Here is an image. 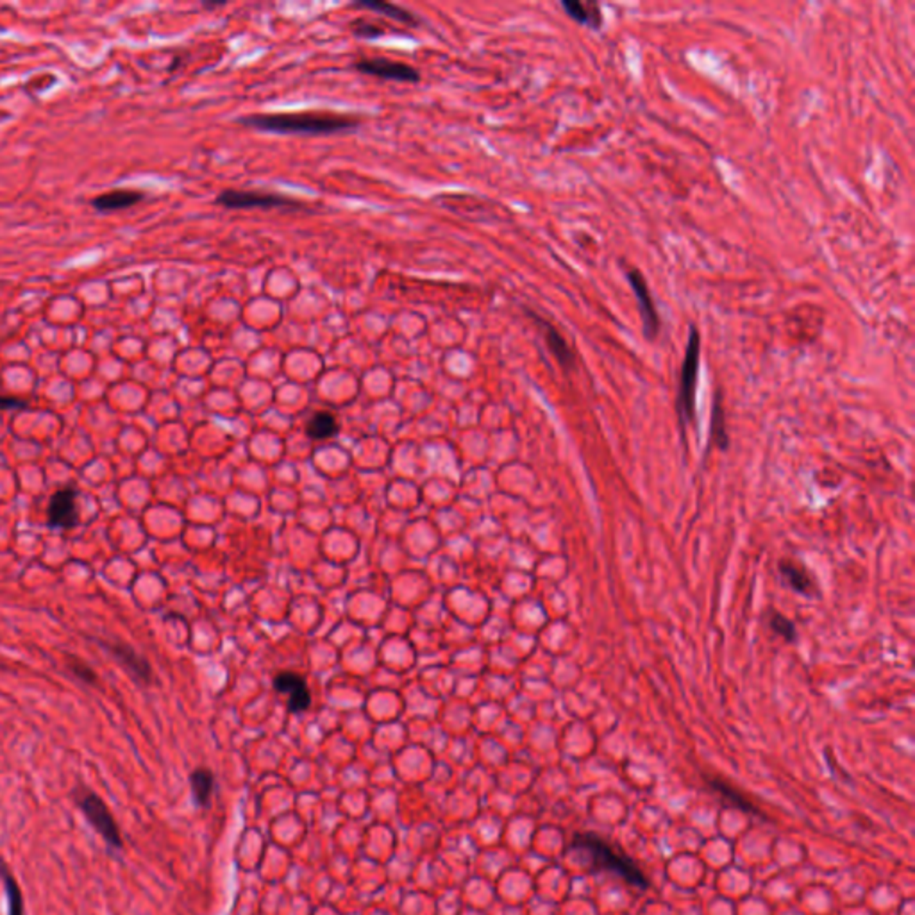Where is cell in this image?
Segmentation results:
<instances>
[{"label":"cell","instance_id":"6da1fadb","mask_svg":"<svg viewBox=\"0 0 915 915\" xmlns=\"http://www.w3.org/2000/svg\"><path fill=\"white\" fill-rule=\"evenodd\" d=\"M240 122L247 127L276 135H335L343 133V130H349L359 123V120L354 116L327 111L248 114Z\"/></svg>","mask_w":915,"mask_h":915},{"label":"cell","instance_id":"7a4b0ae2","mask_svg":"<svg viewBox=\"0 0 915 915\" xmlns=\"http://www.w3.org/2000/svg\"><path fill=\"white\" fill-rule=\"evenodd\" d=\"M699 363H701V333L696 326L690 327L685 356L680 370L678 383V398H676V412L680 417V426L683 433V440L689 426H696V391H698V377H699Z\"/></svg>","mask_w":915,"mask_h":915},{"label":"cell","instance_id":"3957f363","mask_svg":"<svg viewBox=\"0 0 915 915\" xmlns=\"http://www.w3.org/2000/svg\"><path fill=\"white\" fill-rule=\"evenodd\" d=\"M74 801L84 819L90 823V826L104 839V842L113 849H122L123 840L120 833V826L116 819L113 817L111 810L104 803L100 796H97L93 791L86 787H79L74 793Z\"/></svg>","mask_w":915,"mask_h":915},{"label":"cell","instance_id":"277c9868","mask_svg":"<svg viewBox=\"0 0 915 915\" xmlns=\"http://www.w3.org/2000/svg\"><path fill=\"white\" fill-rule=\"evenodd\" d=\"M574 848H583L585 851H590V855L599 864H603L604 867H613L627 881H631V883H635L638 887H645L647 885L643 874L633 865V862L627 856L619 855L613 846L603 842L601 839H596L592 835H583L581 839L574 840Z\"/></svg>","mask_w":915,"mask_h":915},{"label":"cell","instance_id":"5b68a950","mask_svg":"<svg viewBox=\"0 0 915 915\" xmlns=\"http://www.w3.org/2000/svg\"><path fill=\"white\" fill-rule=\"evenodd\" d=\"M217 204L229 209H248V208H299V202L294 197H287L281 193L259 192V190H225L217 197Z\"/></svg>","mask_w":915,"mask_h":915},{"label":"cell","instance_id":"8992f818","mask_svg":"<svg viewBox=\"0 0 915 915\" xmlns=\"http://www.w3.org/2000/svg\"><path fill=\"white\" fill-rule=\"evenodd\" d=\"M626 278L636 297V306H638L640 319H642V331L647 340H657L662 331V320H660L657 304H655V301H652L647 280L638 269H633V267L626 271Z\"/></svg>","mask_w":915,"mask_h":915},{"label":"cell","instance_id":"52a82bcc","mask_svg":"<svg viewBox=\"0 0 915 915\" xmlns=\"http://www.w3.org/2000/svg\"><path fill=\"white\" fill-rule=\"evenodd\" d=\"M47 525L56 530H72L79 525L77 490L63 486L56 490L47 506Z\"/></svg>","mask_w":915,"mask_h":915},{"label":"cell","instance_id":"ba28073f","mask_svg":"<svg viewBox=\"0 0 915 915\" xmlns=\"http://www.w3.org/2000/svg\"><path fill=\"white\" fill-rule=\"evenodd\" d=\"M100 643L109 651V655L129 673V676L133 678L137 683H140V685L153 683L151 664L147 662V659L144 655H140V652L133 645H129L125 642H118V640L100 642Z\"/></svg>","mask_w":915,"mask_h":915},{"label":"cell","instance_id":"9c48e42d","mask_svg":"<svg viewBox=\"0 0 915 915\" xmlns=\"http://www.w3.org/2000/svg\"><path fill=\"white\" fill-rule=\"evenodd\" d=\"M354 68L361 74L374 75L379 79L388 81H401V83H417L421 79V72L414 68L408 63L394 61L386 58H361L356 61Z\"/></svg>","mask_w":915,"mask_h":915},{"label":"cell","instance_id":"30bf717a","mask_svg":"<svg viewBox=\"0 0 915 915\" xmlns=\"http://www.w3.org/2000/svg\"><path fill=\"white\" fill-rule=\"evenodd\" d=\"M274 689L280 694L288 696V710L294 714H301L312 705L310 690L301 676L296 673H281L274 680Z\"/></svg>","mask_w":915,"mask_h":915},{"label":"cell","instance_id":"8fae6325","mask_svg":"<svg viewBox=\"0 0 915 915\" xmlns=\"http://www.w3.org/2000/svg\"><path fill=\"white\" fill-rule=\"evenodd\" d=\"M777 571H779V576L783 578V581H785L789 585V588L794 590L796 594L816 596L819 592L816 578L810 574V571L803 564L785 558L779 562Z\"/></svg>","mask_w":915,"mask_h":915},{"label":"cell","instance_id":"7c38bea8","mask_svg":"<svg viewBox=\"0 0 915 915\" xmlns=\"http://www.w3.org/2000/svg\"><path fill=\"white\" fill-rule=\"evenodd\" d=\"M532 317L542 326V331H544V336H546V343L551 351V354L555 356V359L558 361V365L565 370H571L574 368V363H576V358H574V352L567 342V338L562 335L560 329H556L553 324H549L548 320H542L540 317H537L535 313H532Z\"/></svg>","mask_w":915,"mask_h":915},{"label":"cell","instance_id":"4fadbf2b","mask_svg":"<svg viewBox=\"0 0 915 915\" xmlns=\"http://www.w3.org/2000/svg\"><path fill=\"white\" fill-rule=\"evenodd\" d=\"M146 199L144 192H138V190H111V192H106L102 195H97L90 201L91 208L100 211V213H109V211H118V209H127V208H133L137 204H140L142 201Z\"/></svg>","mask_w":915,"mask_h":915},{"label":"cell","instance_id":"5bb4252c","mask_svg":"<svg viewBox=\"0 0 915 915\" xmlns=\"http://www.w3.org/2000/svg\"><path fill=\"white\" fill-rule=\"evenodd\" d=\"M562 8L572 20H576L581 26H588L592 29H601L603 26V12L594 0H587V3H580V0H564Z\"/></svg>","mask_w":915,"mask_h":915},{"label":"cell","instance_id":"9a60e30c","mask_svg":"<svg viewBox=\"0 0 915 915\" xmlns=\"http://www.w3.org/2000/svg\"><path fill=\"white\" fill-rule=\"evenodd\" d=\"M190 785H192V794H193V801L197 807H202L206 809L211 801V796L215 793V776L209 769H195L192 774H190Z\"/></svg>","mask_w":915,"mask_h":915},{"label":"cell","instance_id":"2e32d148","mask_svg":"<svg viewBox=\"0 0 915 915\" xmlns=\"http://www.w3.org/2000/svg\"><path fill=\"white\" fill-rule=\"evenodd\" d=\"M0 881L4 885L6 899H8V915H26L24 913V895L20 885L12 872V869L0 860Z\"/></svg>","mask_w":915,"mask_h":915},{"label":"cell","instance_id":"e0dca14e","mask_svg":"<svg viewBox=\"0 0 915 915\" xmlns=\"http://www.w3.org/2000/svg\"><path fill=\"white\" fill-rule=\"evenodd\" d=\"M710 437H712V442L721 449H728L730 446V437H728V426H726V414H724V408H722V396H721V390L715 391V398H714V406H712V422H710Z\"/></svg>","mask_w":915,"mask_h":915},{"label":"cell","instance_id":"ac0fdd59","mask_svg":"<svg viewBox=\"0 0 915 915\" xmlns=\"http://www.w3.org/2000/svg\"><path fill=\"white\" fill-rule=\"evenodd\" d=\"M358 8H363V10H370V12H377L379 15H384V17H390L394 19L398 22H403L406 26H419V19H415L414 13L396 6V4H388V3H381V0H363V3H358L356 4Z\"/></svg>","mask_w":915,"mask_h":915},{"label":"cell","instance_id":"d6986e66","mask_svg":"<svg viewBox=\"0 0 915 915\" xmlns=\"http://www.w3.org/2000/svg\"><path fill=\"white\" fill-rule=\"evenodd\" d=\"M338 431V424H336V419L329 414V412H319L315 414L308 426H306V433L313 438V440H324V438H329L333 437L335 433Z\"/></svg>","mask_w":915,"mask_h":915},{"label":"cell","instance_id":"ffe728a7","mask_svg":"<svg viewBox=\"0 0 915 915\" xmlns=\"http://www.w3.org/2000/svg\"><path fill=\"white\" fill-rule=\"evenodd\" d=\"M767 622H769V627L772 629V633H776L783 640H787V642L798 640V627L787 615H783L777 610H770L767 615Z\"/></svg>","mask_w":915,"mask_h":915},{"label":"cell","instance_id":"44dd1931","mask_svg":"<svg viewBox=\"0 0 915 915\" xmlns=\"http://www.w3.org/2000/svg\"><path fill=\"white\" fill-rule=\"evenodd\" d=\"M68 669H70V673H72L77 680H81L83 683L91 685V687H97V685H99L97 673H95L88 664H84V662H81V660H77V659H72V660L68 662Z\"/></svg>","mask_w":915,"mask_h":915},{"label":"cell","instance_id":"7402d4cb","mask_svg":"<svg viewBox=\"0 0 915 915\" xmlns=\"http://www.w3.org/2000/svg\"><path fill=\"white\" fill-rule=\"evenodd\" d=\"M352 33L359 38H377V36H383L384 31L381 26L377 24H370V22H365V20H359V22H354L351 26Z\"/></svg>","mask_w":915,"mask_h":915},{"label":"cell","instance_id":"603a6c76","mask_svg":"<svg viewBox=\"0 0 915 915\" xmlns=\"http://www.w3.org/2000/svg\"><path fill=\"white\" fill-rule=\"evenodd\" d=\"M28 403L15 398H0V408H26Z\"/></svg>","mask_w":915,"mask_h":915}]
</instances>
